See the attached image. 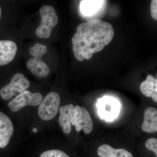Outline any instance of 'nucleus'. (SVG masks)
I'll return each mask as SVG.
<instances>
[{
	"instance_id": "nucleus-1",
	"label": "nucleus",
	"mask_w": 157,
	"mask_h": 157,
	"mask_svg": "<svg viewBox=\"0 0 157 157\" xmlns=\"http://www.w3.org/2000/svg\"><path fill=\"white\" fill-rule=\"evenodd\" d=\"M114 32L111 24L93 19L80 24L72 38L73 50L77 60H89L112 41Z\"/></svg>"
},
{
	"instance_id": "nucleus-2",
	"label": "nucleus",
	"mask_w": 157,
	"mask_h": 157,
	"mask_svg": "<svg viewBox=\"0 0 157 157\" xmlns=\"http://www.w3.org/2000/svg\"><path fill=\"white\" fill-rule=\"evenodd\" d=\"M47 51V47L39 43L35 44L29 49V52L34 58L28 60L27 67L34 75L41 78L46 77L50 72L48 65L42 60V57Z\"/></svg>"
},
{
	"instance_id": "nucleus-3",
	"label": "nucleus",
	"mask_w": 157,
	"mask_h": 157,
	"mask_svg": "<svg viewBox=\"0 0 157 157\" xmlns=\"http://www.w3.org/2000/svg\"><path fill=\"white\" fill-rule=\"evenodd\" d=\"M39 14L41 24L36 29V35L41 39H48L58 23V17L55 9L51 6H42L39 10Z\"/></svg>"
},
{
	"instance_id": "nucleus-4",
	"label": "nucleus",
	"mask_w": 157,
	"mask_h": 157,
	"mask_svg": "<svg viewBox=\"0 0 157 157\" xmlns=\"http://www.w3.org/2000/svg\"><path fill=\"white\" fill-rule=\"evenodd\" d=\"M61 98L55 92L48 94L39 104L38 114L39 117L45 121H50L55 117L60 108Z\"/></svg>"
},
{
	"instance_id": "nucleus-5",
	"label": "nucleus",
	"mask_w": 157,
	"mask_h": 157,
	"mask_svg": "<svg viewBox=\"0 0 157 157\" xmlns=\"http://www.w3.org/2000/svg\"><path fill=\"white\" fill-rule=\"evenodd\" d=\"M30 86V82L21 73H17L11 78V82L0 90V95L3 99L9 100L16 97Z\"/></svg>"
},
{
	"instance_id": "nucleus-6",
	"label": "nucleus",
	"mask_w": 157,
	"mask_h": 157,
	"mask_svg": "<svg viewBox=\"0 0 157 157\" xmlns=\"http://www.w3.org/2000/svg\"><path fill=\"white\" fill-rule=\"evenodd\" d=\"M43 100L42 95L39 93H31L26 90L9 102L8 107L12 112H17L25 106H37Z\"/></svg>"
},
{
	"instance_id": "nucleus-7",
	"label": "nucleus",
	"mask_w": 157,
	"mask_h": 157,
	"mask_svg": "<svg viewBox=\"0 0 157 157\" xmlns=\"http://www.w3.org/2000/svg\"><path fill=\"white\" fill-rule=\"evenodd\" d=\"M120 107L119 103L116 100L107 96L100 99L97 104L99 115L107 121H112L117 117Z\"/></svg>"
},
{
	"instance_id": "nucleus-8",
	"label": "nucleus",
	"mask_w": 157,
	"mask_h": 157,
	"mask_svg": "<svg viewBox=\"0 0 157 157\" xmlns=\"http://www.w3.org/2000/svg\"><path fill=\"white\" fill-rule=\"evenodd\" d=\"M60 115L59 124L62 130L66 134H70L72 130L71 125L75 124V109L73 104L62 106L59 109Z\"/></svg>"
},
{
	"instance_id": "nucleus-9",
	"label": "nucleus",
	"mask_w": 157,
	"mask_h": 157,
	"mask_svg": "<svg viewBox=\"0 0 157 157\" xmlns=\"http://www.w3.org/2000/svg\"><path fill=\"white\" fill-rule=\"evenodd\" d=\"M13 132L14 126L11 120L0 112V148H5L9 144Z\"/></svg>"
},
{
	"instance_id": "nucleus-10",
	"label": "nucleus",
	"mask_w": 157,
	"mask_h": 157,
	"mask_svg": "<svg viewBox=\"0 0 157 157\" xmlns=\"http://www.w3.org/2000/svg\"><path fill=\"white\" fill-rule=\"evenodd\" d=\"M17 46L10 40H0V66L8 64L14 59L17 52Z\"/></svg>"
},
{
	"instance_id": "nucleus-11",
	"label": "nucleus",
	"mask_w": 157,
	"mask_h": 157,
	"mask_svg": "<svg viewBox=\"0 0 157 157\" xmlns=\"http://www.w3.org/2000/svg\"><path fill=\"white\" fill-rule=\"evenodd\" d=\"M144 132L154 134L157 132V110L153 107L147 108L144 112V121L141 125Z\"/></svg>"
},
{
	"instance_id": "nucleus-12",
	"label": "nucleus",
	"mask_w": 157,
	"mask_h": 157,
	"mask_svg": "<svg viewBox=\"0 0 157 157\" xmlns=\"http://www.w3.org/2000/svg\"><path fill=\"white\" fill-rule=\"evenodd\" d=\"M140 92L147 98H151L155 103H157V79L151 75H149L146 80L140 84Z\"/></svg>"
},
{
	"instance_id": "nucleus-13",
	"label": "nucleus",
	"mask_w": 157,
	"mask_h": 157,
	"mask_svg": "<svg viewBox=\"0 0 157 157\" xmlns=\"http://www.w3.org/2000/svg\"><path fill=\"white\" fill-rule=\"evenodd\" d=\"M98 155L100 157H134L124 149H116L108 144H103L98 147Z\"/></svg>"
},
{
	"instance_id": "nucleus-14",
	"label": "nucleus",
	"mask_w": 157,
	"mask_h": 157,
	"mask_svg": "<svg viewBox=\"0 0 157 157\" xmlns=\"http://www.w3.org/2000/svg\"><path fill=\"white\" fill-rule=\"evenodd\" d=\"M106 3V1H82L80 5V11L85 16H92L100 11Z\"/></svg>"
},
{
	"instance_id": "nucleus-15",
	"label": "nucleus",
	"mask_w": 157,
	"mask_h": 157,
	"mask_svg": "<svg viewBox=\"0 0 157 157\" xmlns=\"http://www.w3.org/2000/svg\"><path fill=\"white\" fill-rule=\"evenodd\" d=\"M81 107L82 129L85 134H89L92 131L94 124L89 113L84 107Z\"/></svg>"
},
{
	"instance_id": "nucleus-16",
	"label": "nucleus",
	"mask_w": 157,
	"mask_h": 157,
	"mask_svg": "<svg viewBox=\"0 0 157 157\" xmlns=\"http://www.w3.org/2000/svg\"><path fill=\"white\" fill-rule=\"evenodd\" d=\"M39 157H70L64 152L59 150H49L42 153Z\"/></svg>"
},
{
	"instance_id": "nucleus-17",
	"label": "nucleus",
	"mask_w": 157,
	"mask_h": 157,
	"mask_svg": "<svg viewBox=\"0 0 157 157\" xmlns=\"http://www.w3.org/2000/svg\"><path fill=\"white\" fill-rule=\"evenodd\" d=\"M75 109V128L76 132H79L82 130L81 119L82 112L81 107L76 105Z\"/></svg>"
},
{
	"instance_id": "nucleus-18",
	"label": "nucleus",
	"mask_w": 157,
	"mask_h": 157,
	"mask_svg": "<svg viewBox=\"0 0 157 157\" xmlns=\"http://www.w3.org/2000/svg\"><path fill=\"white\" fill-rule=\"evenodd\" d=\"M145 146L148 150L152 151L157 157V139L155 138H149L146 140Z\"/></svg>"
},
{
	"instance_id": "nucleus-19",
	"label": "nucleus",
	"mask_w": 157,
	"mask_h": 157,
	"mask_svg": "<svg viewBox=\"0 0 157 157\" xmlns=\"http://www.w3.org/2000/svg\"><path fill=\"white\" fill-rule=\"evenodd\" d=\"M151 17L155 20H157V1L152 0L151 3Z\"/></svg>"
},
{
	"instance_id": "nucleus-20",
	"label": "nucleus",
	"mask_w": 157,
	"mask_h": 157,
	"mask_svg": "<svg viewBox=\"0 0 157 157\" xmlns=\"http://www.w3.org/2000/svg\"><path fill=\"white\" fill-rule=\"evenodd\" d=\"M38 132V130L37 128H34L33 129V132H34V133H37V132Z\"/></svg>"
},
{
	"instance_id": "nucleus-21",
	"label": "nucleus",
	"mask_w": 157,
	"mask_h": 157,
	"mask_svg": "<svg viewBox=\"0 0 157 157\" xmlns=\"http://www.w3.org/2000/svg\"><path fill=\"white\" fill-rule=\"evenodd\" d=\"M2 10L1 8V6H0V19H1V17H2Z\"/></svg>"
}]
</instances>
